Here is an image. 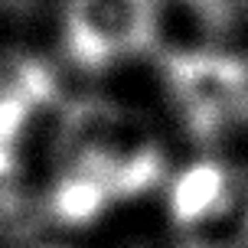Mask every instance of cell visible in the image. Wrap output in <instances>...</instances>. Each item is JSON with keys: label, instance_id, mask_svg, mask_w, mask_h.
Listing matches in <instances>:
<instances>
[{"label": "cell", "instance_id": "obj_1", "mask_svg": "<svg viewBox=\"0 0 248 248\" xmlns=\"http://www.w3.org/2000/svg\"><path fill=\"white\" fill-rule=\"evenodd\" d=\"M163 20V0H59L56 43L72 69L111 75L150 59Z\"/></svg>", "mask_w": 248, "mask_h": 248}, {"label": "cell", "instance_id": "obj_2", "mask_svg": "<svg viewBox=\"0 0 248 248\" xmlns=\"http://www.w3.org/2000/svg\"><path fill=\"white\" fill-rule=\"evenodd\" d=\"M39 248H72V245H39Z\"/></svg>", "mask_w": 248, "mask_h": 248}]
</instances>
